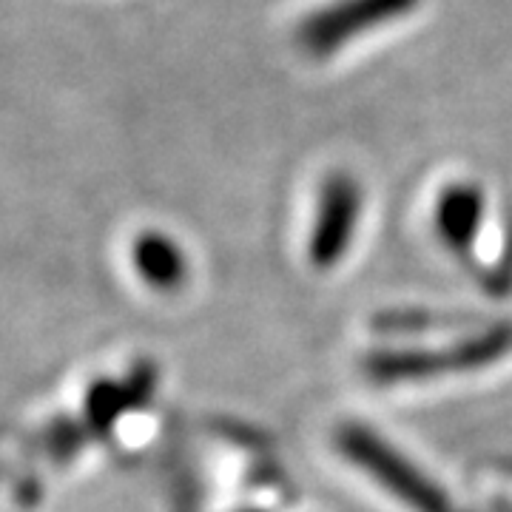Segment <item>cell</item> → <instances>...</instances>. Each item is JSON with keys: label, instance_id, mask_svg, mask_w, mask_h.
<instances>
[{"label": "cell", "instance_id": "cell-1", "mask_svg": "<svg viewBox=\"0 0 512 512\" xmlns=\"http://www.w3.org/2000/svg\"><path fill=\"white\" fill-rule=\"evenodd\" d=\"M421 0H333L299 23L296 40L305 55L325 60L342 52L356 37L373 35L413 15Z\"/></svg>", "mask_w": 512, "mask_h": 512}, {"label": "cell", "instance_id": "cell-2", "mask_svg": "<svg viewBox=\"0 0 512 512\" xmlns=\"http://www.w3.org/2000/svg\"><path fill=\"white\" fill-rule=\"evenodd\" d=\"M339 450L413 512H453L447 495L441 493L433 481H427V476L419 473L399 450L384 444L373 430L356 427V424L342 427L339 430Z\"/></svg>", "mask_w": 512, "mask_h": 512}, {"label": "cell", "instance_id": "cell-3", "mask_svg": "<svg viewBox=\"0 0 512 512\" xmlns=\"http://www.w3.org/2000/svg\"><path fill=\"white\" fill-rule=\"evenodd\" d=\"M362 217V188L356 177L345 171H333L322 183L316 200L308 256L313 268H333L342 256L348 254L350 242L356 237V225Z\"/></svg>", "mask_w": 512, "mask_h": 512}, {"label": "cell", "instance_id": "cell-4", "mask_svg": "<svg viewBox=\"0 0 512 512\" xmlns=\"http://www.w3.org/2000/svg\"><path fill=\"white\" fill-rule=\"evenodd\" d=\"M487 211V197L476 183L447 185L436 202V228L453 254H470Z\"/></svg>", "mask_w": 512, "mask_h": 512}, {"label": "cell", "instance_id": "cell-5", "mask_svg": "<svg viewBox=\"0 0 512 512\" xmlns=\"http://www.w3.org/2000/svg\"><path fill=\"white\" fill-rule=\"evenodd\" d=\"M510 348V336L507 333H493L487 339H478L470 345L450 350V353H433V356H382L376 373L387 376H424V373H441V370H458V367H476L481 362H493L495 356H501Z\"/></svg>", "mask_w": 512, "mask_h": 512}, {"label": "cell", "instance_id": "cell-6", "mask_svg": "<svg viewBox=\"0 0 512 512\" xmlns=\"http://www.w3.org/2000/svg\"><path fill=\"white\" fill-rule=\"evenodd\" d=\"M131 262L137 274L143 276L151 288H160V291L180 288L188 274V259L183 248L160 231H146L131 242Z\"/></svg>", "mask_w": 512, "mask_h": 512}]
</instances>
